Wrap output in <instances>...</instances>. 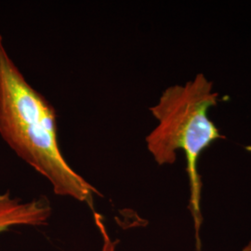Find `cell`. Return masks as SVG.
<instances>
[{"label": "cell", "mask_w": 251, "mask_h": 251, "mask_svg": "<svg viewBox=\"0 0 251 251\" xmlns=\"http://www.w3.org/2000/svg\"><path fill=\"white\" fill-rule=\"evenodd\" d=\"M57 112L27 81L0 34V137L23 161L43 176L54 194L93 208L100 193L66 161L60 147Z\"/></svg>", "instance_id": "cell-1"}, {"label": "cell", "mask_w": 251, "mask_h": 251, "mask_svg": "<svg viewBox=\"0 0 251 251\" xmlns=\"http://www.w3.org/2000/svg\"><path fill=\"white\" fill-rule=\"evenodd\" d=\"M51 206L46 198L30 201L11 197L9 192L0 193V233L13 226H42L48 225Z\"/></svg>", "instance_id": "cell-3"}, {"label": "cell", "mask_w": 251, "mask_h": 251, "mask_svg": "<svg viewBox=\"0 0 251 251\" xmlns=\"http://www.w3.org/2000/svg\"><path fill=\"white\" fill-rule=\"evenodd\" d=\"M243 251H251V241L244 248Z\"/></svg>", "instance_id": "cell-5"}, {"label": "cell", "mask_w": 251, "mask_h": 251, "mask_svg": "<svg viewBox=\"0 0 251 251\" xmlns=\"http://www.w3.org/2000/svg\"><path fill=\"white\" fill-rule=\"evenodd\" d=\"M94 220L102 238V247L100 251H117V243L111 238L101 215L94 212Z\"/></svg>", "instance_id": "cell-4"}, {"label": "cell", "mask_w": 251, "mask_h": 251, "mask_svg": "<svg viewBox=\"0 0 251 251\" xmlns=\"http://www.w3.org/2000/svg\"><path fill=\"white\" fill-rule=\"evenodd\" d=\"M213 83L198 74L184 85H174L163 91L157 103L149 108L158 124L145 138L152 158L159 166L171 165L182 150L187 161L190 204L194 219L197 249L201 250L200 228L202 182L198 171L201 153L217 140L225 139L208 111L218 103Z\"/></svg>", "instance_id": "cell-2"}]
</instances>
